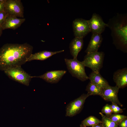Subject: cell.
Masks as SVG:
<instances>
[{"instance_id": "obj_1", "label": "cell", "mask_w": 127, "mask_h": 127, "mask_svg": "<svg viewBox=\"0 0 127 127\" xmlns=\"http://www.w3.org/2000/svg\"><path fill=\"white\" fill-rule=\"evenodd\" d=\"M33 49L27 43L4 44L0 48V70L21 67L32 54Z\"/></svg>"}, {"instance_id": "obj_2", "label": "cell", "mask_w": 127, "mask_h": 127, "mask_svg": "<svg viewBox=\"0 0 127 127\" xmlns=\"http://www.w3.org/2000/svg\"><path fill=\"white\" fill-rule=\"evenodd\" d=\"M111 31L113 43L116 48L127 52V17L126 14H117L107 24Z\"/></svg>"}, {"instance_id": "obj_3", "label": "cell", "mask_w": 127, "mask_h": 127, "mask_svg": "<svg viewBox=\"0 0 127 127\" xmlns=\"http://www.w3.org/2000/svg\"><path fill=\"white\" fill-rule=\"evenodd\" d=\"M64 60L69 72L73 77L82 81L88 79L85 71V67L82 61L77 59L65 58Z\"/></svg>"}, {"instance_id": "obj_4", "label": "cell", "mask_w": 127, "mask_h": 127, "mask_svg": "<svg viewBox=\"0 0 127 127\" xmlns=\"http://www.w3.org/2000/svg\"><path fill=\"white\" fill-rule=\"evenodd\" d=\"M104 56V54L102 52L87 54L82 62L85 67L89 68L93 71L99 72L103 66Z\"/></svg>"}, {"instance_id": "obj_5", "label": "cell", "mask_w": 127, "mask_h": 127, "mask_svg": "<svg viewBox=\"0 0 127 127\" xmlns=\"http://www.w3.org/2000/svg\"><path fill=\"white\" fill-rule=\"evenodd\" d=\"M10 79L27 86H28L32 77L21 67H19L9 68L4 71Z\"/></svg>"}, {"instance_id": "obj_6", "label": "cell", "mask_w": 127, "mask_h": 127, "mask_svg": "<svg viewBox=\"0 0 127 127\" xmlns=\"http://www.w3.org/2000/svg\"><path fill=\"white\" fill-rule=\"evenodd\" d=\"M89 96L87 93L83 94L71 102L66 106L65 116L72 117L79 113L83 109L86 99Z\"/></svg>"}, {"instance_id": "obj_7", "label": "cell", "mask_w": 127, "mask_h": 127, "mask_svg": "<svg viewBox=\"0 0 127 127\" xmlns=\"http://www.w3.org/2000/svg\"><path fill=\"white\" fill-rule=\"evenodd\" d=\"M72 26L75 37L83 39L90 32L87 20L76 19L73 22Z\"/></svg>"}, {"instance_id": "obj_8", "label": "cell", "mask_w": 127, "mask_h": 127, "mask_svg": "<svg viewBox=\"0 0 127 127\" xmlns=\"http://www.w3.org/2000/svg\"><path fill=\"white\" fill-rule=\"evenodd\" d=\"M4 10L9 15L23 18L24 8L20 0H6Z\"/></svg>"}, {"instance_id": "obj_9", "label": "cell", "mask_w": 127, "mask_h": 127, "mask_svg": "<svg viewBox=\"0 0 127 127\" xmlns=\"http://www.w3.org/2000/svg\"><path fill=\"white\" fill-rule=\"evenodd\" d=\"M87 21L92 34H101L106 27H108L107 24L105 23L101 17L95 13H93L91 18Z\"/></svg>"}, {"instance_id": "obj_10", "label": "cell", "mask_w": 127, "mask_h": 127, "mask_svg": "<svg viewBox=\"0 0 127 127\" xmlns=\"http://www.w3.org/2000/svg\"><path fill=\"white\" fill-rule=\"evenodd\" d=\"M102 90V94L101 96L104 100L107 101L111 102L121 107L123 106L118 99V94L119 88L117 86L110 85Z\"/></svg>"}, {"instance_id": "obj_11", "label": "cell", "mask_w": 127, "mask_h": 127, "mask_svg": "<svg viewBox=\"0 0 127 127\" xmlns=\"http://www.w3.org/2000/svg\"><path fill=\"white\" fill-rule=\"evenodd\" d=\"M66 72L67 71L64 70L51 71H47L41 75L32 77V78H40L51 83H58Z\"/></svg>"}, {"instance_id": "obj_12", "label": "cell", "mask_w": 127, "mask_h": 127, "mask_svg": "<svg viewBox=\"0 0 127 127\" xmlns=\"http://www.w3.org/2000/svg\"><path fill=\"white\" fill-rule=\"evenodd\" d=\"M113 79L119 88H123L127 86V68L117 70L114 73Z\"/></svg>"}, {"instance_id": "obj_13", "label": "cell", "mask_w": 127, "mask_h": 127, "mask_svg": "<svg viewBox=\"0 0 127 127\" xmlns=\"http://www.w3.org/2000/svg\"><path fill=\"white\" fill-rule=\"evenodd\" d=\"M25 20V18H18L15 16L8 14L2 27L3 30L8 29H15L20 27Z\"/></svg>"}, {"instance_id": "obj_14", "label": "cell", "mask_w": 127, "mask_h": 127, "mask_svg": "<svg viewBox=\"0 0 127 127\" xmlns=\"http://www.w3.org/2000/svg\"><path fill=\"white\" fill-rule=\"evenodd\" d=\"M103 40L101 34H92L91 39L85 51L86 54L97 52Z\"/></svg>"}, {"instance_id": "obj_15", "label": "cell", "mask_w": 127, "mask_h": 127, "mask_svg": "<svg viewBox=\"0 0 127 127\" xmlns=\"http://www.w3.org/2000/svg\"><path fill=\"white\" fill-rule=\"evenodd\" d=\"M83 45V39L75 37L71 41L69 48L70 53L73 59H77L78 54L82 49Z\"/></svg>"}, {"instance_id": "obj_16", "label": "cell", "mask_w": 127, "mask_h": 127, "mask_svg": "<svg viewBox=\"0 0 127 127\" xmlns=\"http://www.w3.org/2000/svg\"><path fill=\"white\" fill-rule=\"evenodd\" d=\"M88 77L90 82L98 86L102 89L106 88L110 86L108 82L102 77L99 72L92 71Z\"/></svg>"}, {"instance_id": "obj_17", "label": "cell", "mask_w": 127, "mask_h": 127, "mask_svg": "<svg viewBox=\"0 0 127 127\" xmlns=\"http://www.w3.org/2000/svg\"><path fill=\"white\" fill-rule=\"evenodd\" d=\"M64 51V50H62L55 52L46 50L39 52L34 54H32L28 59L27 62L34 60H44L54 55Z\"/></svg>"}, {"instance_id": "obj_18", "label": "cell", "mask_w": 127, "mask_h": 127, "mask_svg": "<svg viewBox=\"0 0 127 127\" xmlns=\"http://www.w3.org/2000/svg\"><path fill=\"white\" fill-rule=\"evenodd\" d=\"M86 91L90 96L98 95L101 96L102 94V89L90 82L87 85Z\"/></svg>"}, {"instance_id": "obj_19", "label": "cell", "mask_w": 127, "mask_h": 127, "mask_svg": "<svg viewBox=\"0 0 127 127\" xmlns=\"http://www.w3.org/2000/svg\"><path fill=\"white\" fill-rule=\"evenodd\" d=\"M102 123L101 120L94 116H90L82 121L81 124L86 127L87 126H92Z\"/></svg>"}, {"instance_id": "obj_20", "label": "cell", "mask_w": 127, "mask_h": 127, "mask_svg": "<svg viewBox=\"0 0 127 127\" xmlns=\"http://www.w3.org/2000/svg\"><path fill=\"white\" fill-rule=\"evenodd\" d=\"M102 117V124L103 127H119L117 123L103 114L101 112L99 113Z\"/></svg>"}, {"instance_id": "obj_21", "label": "cell", "mask_w": 127, "mask_h": 127, "mask_svg": "<svg viewBox=\"0 0 127 127\" xmlns=\"http://www.w3.org/2000/svg\"><path fill=\"white\" fill-rule=\"evenodd\" d=\"M107 117L118 124L123 119L127 118V117L125 115L119 114H112Z\"/></svg>"}, {"instance_id": "obj_22", "label": "cell", "mask_w": 127, "mask_h": 127, "mask_svg": "<svg viewBox=\"0 0 127 127\" xmlns=\"http://www.w3.org/2000/svg\"><path fill=\"white\" fill-rule=\"evenodd\" d=\"M101 112L105 114L107 117L111 115L113 113L111 105L108 104H106L102 108Z\"/></svg>"}, {"instance_id": "obj_23", "label": "cell", "mask_w": 127, "mask_h": 127, "mask_svg": "<svg viewBox=\"0 0 127 127\" xmlns=\"http://www.w3.org/2000/svg\"><path fill=\"white\" fill-rule=\"evenodd\" d=\"M8 15V14L5 10L0 12V27H2Z\"/></svg>"}, {"instance_id": "obj_24", "label": "cell", "mask_w": 127, "mask_h": 127, "mask_svg": "<svg viewBox=\"0 0 127 127\" xmlns=\"http://www.w3.org/2000/svg\"><path fill=\"white\" fill-rule=\"evenodd\" d=\"M118 125L119 127H127V118L123 119Z\"/></svg>"}, {"instance_id": "obj_25", "label": "cell", "mask_w": 127, "mask_h": 127, "mask_svg": "<svg viewBox=\"0 0 127 127\" xmlns=\"http://www.w3.org/2000/svg\"><path fill=\"white\" fill-rule=\"evenodd\" d=\"M6 0H0V12L4 10Z\"/></svg>"}, {"instance_id": "obj_26", "label": "cell", "mask_w": 127, "mask_h": 127, "mask_svg": "<svg viewBox=\"0 0 127 127\" xmlns=\"http://www.w3.org/2000/svg\"><path fill=\"white\" fill-rule=\"evenodd\" d=\"M116 114H119L122 113L124 109H122L120 108L117 105H116Z\"/></svg>"}, {"instance_id": "obj_27", "label": "cell", "mask_w": 127, "mask_h": 127, "mask_svg": "<svg viewBox=\"0 0 127 127\" xmlns=\"http://www.w3.org/2000/svg\"><path fill=\"white\" fill-rule=\"evenodd\" d=\"M112 103L111 106V107L113 113V114H116V104Z\"/></svg>"}, {"instance_id": "obj_28", "label": "cell", "mask_w": 127, "mask_h": 127, "mask_svg": "<svg viewBox=\"0 0 127 127\" xmlns=\"http://www.w3.org/2000/svg\"><path fill=\"white\" fill-rule=\"evenodd\" d=\"M91 127H103L102 123L99 124L94 125Z\"/></svg>"}, {"instance_id": "obj_29", "label": "cell", "mask_w": 127, "mask_h": 127, "mask_svg": "<svg viewBox=\"0 0 127 127\" xmlns=\"http://www.w3.org/2000/svg\"><path fill=\"white\" fill-rule=\"evenodd\" d=\"M3 29L1 27H0V36H1L2 32Z\"/></svg>"}, {"instance_id": "obj_30", "label": "cell", "mask_w": 127, "mask_h": 127, "mask_svg": "<svg viewBox=\"0 0 127 127\" xmlns=\"http://www.w3.org/2000/svg\"><path fill=\"white\" fill-rule=\"evenodd\" d=\"M80 127H86L84 126L82 124H81L80 125Z\"/></svg>"}]
</instances>
